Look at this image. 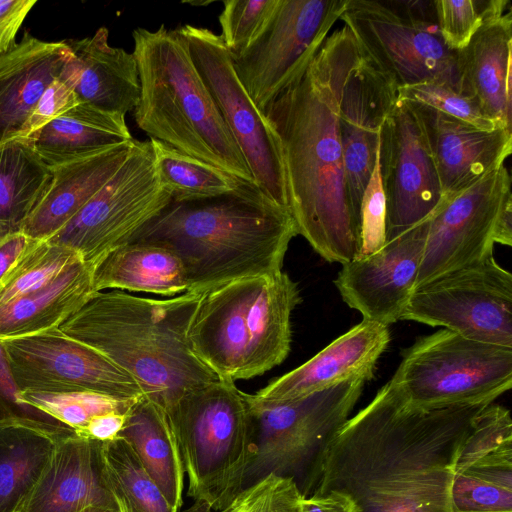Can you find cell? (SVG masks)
Returning <instances> with one entry per match:
<instances>
[{
    "label": "cell",
    "instance_id": "obj_14",
    "mask_svg": "<svg viewBox=\"0 0 512 512\" xmlns=\"http://www.w3.org/2000/svg\"><path fill=\"white\" fill-rule=\"evenodd\" d=\"M401 320L512 348V274L487 255L415 288Z\"/></svg>",
    "mask_w": 512,
    "mask_h": 512
},
{
    "label": "cell",
    "instance_id": "obj_39",
    "mask_svg": "<svg viewBox=\"0 0 512 512\" xmlns=\"http://www.w3.org/2000/svg\"><path fill=\"white\" fill-rule=\"evenodd\" d=\"M397 98L425 105L478 129L492 131L496 124L485 116L478 102L440 83H420L398 88Z\"/></svg>",
    "mask_w": 512,
    "mask_h": 512
},
{
    "label": "cell",
    "instance_id": "obj_41",
    "mask_svg": "<svg viewBox=\"0 0 512 512\" xmlns=\"http://www.w3.org/2000/svg\"><path fill=\"white\" fill-rule=\"evenodd\" d=\"M437 24L452 51L465 48L487 13L490 0H435Z\"/></svg>",
    "mask_w": 512,
    "mask_h": 512
},
{
    "label": "cell",
    "instance_id": "obj_4",
    "mask_svg": "<svg viewBox=\"0 0 512 512\" xmlns=\"http://www.w3.org/2000/svg\"><path fill=\"white\" fill-rule=\"evenodd\" d=\"M203 293L166 299L101 291L59 329L127 372L168 413L187 393L219 377L194 353L189 329Z\"/></svg>",
    "mask_w": 512,
    "mask_h": 512
},
{
    "label": "cell",
    "instance_id": "obj_12",
    "mask_svg": "<svg viewBox=\"0 0 512 512\" xmlns=\"http://www.w3.org/2000/svg\"><path fill=\"white\" fill-rule=\"evenodd\" d=\"M347 2L278 0L256 37L230 53L240 83L262 113L306 71Z\"/></svg>",
    "mask_w": 512,
    "mask_h": 512
},
{
    "label": "cell",
    "instance_id": "obj_21",
    "mask_svg": "<svg viewBox=\"0 0 512 512\" xmlns=\"http://www.w3.org/2000/svg\"><path fill=\"white\" fill-rule=\"evenodd\" d=\"M390 339L388 326L362 319L311 359L257 393L246 394V398L254 403H279L297 400L351 379L368 382L374 378L377 362Z\"/></svg>",
    "mask_w": 512,
    "mask_h": 512
},
{
    "label": "cell",
    "instance_id": "obj_35",
    "mask_svg": "<svg viewBox=\"0 0 512 512\" xmlns=\"http://www.w3.org/2000/svg\"><path fill=\"white\" fill-rule=\"evenodd\" d=\"M150 143L159 182L171 201L221 195L236 189L244 181L164 142L150 139Z\"/></svg>",
    "mask_w": 512,
    "mask_h": 512
},
{
    "label": "cell",
    "instance_id": "obj_48",
    "mask_svg": "<svg viewBox=\"0 0 512 512\" xmlns=\"http://www.w3.org/2000/svg\"><path fill=\"white\" fill-rule=\"evenodd\" d=\"M128 414L112 412L97 416L89 422L79 436L101 442L113 440L120 435Z\"/></svg>",
    "mask_w": 512,
    "mask_h": 512
},
{
    "label": "cell",
    "instance_id": "obj_25",
    "mask_svg": "<svg viewBox=\"0 0 512 512\" xmlns=\"http://www.w3.org/2000/svg\"><path fill=\"white\" fill-rule=\"evenodd\" d=\"M102 443L78 435L57 442L46 470L18 512L116 508L104 478Z\"/></svg>",
    "mask_w": 512,
    "mask_h": 512
},
{
    "label": "cell",
    "instance_id": "obj_28",
    "mask_svg": "<svg viewBox=\"0 0 512 512\" xmlns=\"http://www.w3.org/2000/svg\"><path fill=\"white\" fill-rule=\"evenodd\" d=\"M93 270L80 261L45 286L0 305V340L59 328L96 294Z\"/></svg>",
    "mask_w": 512,
    "mask_h": 512
},
{
    "label": "cell",
    "instance_id": "obj_10",
    "mask_svg": "<svg viewBox=\"0 0 512 512\" xmlns=\"http://www.w3.org/2000/svg\"><path fill=\"white\" fill-rule=\"evenodd\" d=\"M365 384L362 379H351L279 403L250 402L245 393L256 449L244 489L271 474L295 481L303 475L306 484L325 444L350 418Z\"/></svg>",
    "mask_w": 512,
    "mask_h": 512
},
{
    "label": "cell",
    "instance_id": "obj_45",
    "mask_svg": "<svg viewBox=\"0 0 512 512\" xmlns=\"http://www.w3.org/2000/svg\"><path fill=\"white\" fill-rule=\"evenodd\" d=\"M37 0H0V56L17 42L16 35Z\"/></svg>",
    "mask_w": 512,
    "mask_h": 512
},
{
    "label": "cell",
    "instance_id": "obj_31",
    "mask_svg": "<svg viewBox=\"0 0 512 512\" xmlns=\"http://www.w3.org/2000/svg\"><path fill=\"white\" fill-rule=\"evenodd\" d=\"M119 436L132 446L169 504L178 510L183 503L185 472L166 411L141 397L129 412Z\"/></svg>",
    "mask_w": 512,
    "mask_h": 512
},
{
    "label": "cell",
    "instance_id": "obj_40",
    "mask_svg": "<svg viewBox=\"0 0 512 512\" xmlns=\"http://www.w3.org/2000/svg\"><path fill=\"white\" fill-rule=\"evenodd\" d=\"M278 0H226L219 15L220 38L230 53L243 50L260 32Z\"/></svg>",
    "mask_w": 512,
    "mask_h": 512
},
{
    "label": "cell",
    "instance_id": "obj_50",
    "mask_svg": "<svg viewBox=\"0 0 512 512\" xmlns=\"http://www.w3.org/2000/svg\"><path fill=\"white\" fill-rule=\"evenodd\" d=\"M494 244L498 243L504 246L512 245V198H509L496 220L494 230Z\"/></svg>",
    "mask_w": 512,
    "mask_h": 512
},
{
    "label": "cell",
    "instance_id": "obj_2",
    "mask_svg": "<svg viewBox=\"0 0 512 512\" xmlns=\"http://www.w3.org/2000/svg\"><path fill=\"white\" fill-rule=\"evenodd\" d=\"M263 114L280 147L298 235L327 262L354 260L361 223L347 189L334 100L314 60Z\"/></svg>",
    "mask_w": 512,
    "mask_h": 512
},
{
    "label": "cell",
    "instance_id": "obj_32",
    "mask_svg": "<svg viewBox=\"0 0 512 512\" xmlns=\"http://www.w3.org/2000/svg\"><path fill=\"white\" fill-rule=\"evenodd\" d=\"M51 178V169L27 139L0 144V239L21 231Z\"/></svg>",
    "mask_w": 512,
    "mask_h": 512
},
{
    "label": "cell",
    "instance_id": "obj_51",
    "mask_svg": "<svg viewBox=\"0 0 512 512\" xmlns=\"http://www.w3.org/2000/svg\"><path fill=\"white\" fill-rule=\"evenodd\" d=\"M79 512H118L116 508L109 506H89Z\"/></svg>",
    "mask_w": 512,
    "mask_h": 512
},
{
    "label": "cell",
    "instance_id": "obj_5",
    "mask_svg": "<svg viewBox=\"0 0 512 512\" xmlns=\"http://www.w3.org/2000/svg\"><path fill=\"white\" fill-rule=\"evenodd\" d=\"M132 36L140 82L133 110L137 126L150 139L253 182L244 155L179 31L164 25L157 30L139 27Z\"/></svg>",
    "mask_w": 512,
    "mask_h": 512
},
{
    "label": "cell",
    "instance_id": "obj_24",
    "mask_svg": "<svg viewBox=\"0 0 512 512\" xmlns=\"http://www.w3.org/2000/svg\"><path fill=\"white\" fill-rule=\"evenodd\" d=\"M107 28L78 40H64L70 56L59 79L76 94L80 103L126 115L137 106L140 82L133 53L113 47Z\"/></svg>",
    "mask_w": 512,
    "mask_h": 512
},
{
    "label": "cell",
    "instance_id": "obj_34",
    "mask_svg": "<svg viewBox=\"0 0 512 512\" xmlns=\"http://www.w3.org/2000/svg\"><path fill=\"white\" fill-rule=\"evenodd\" d=\"M104 478L118 512H177L122 436L102 443Z\"/></svg>",
    "mask_w": 512,
    "mask_h": 512
},
{
    "label": "cell",
    "instance_id": "obj_33",
    "mask_svg": "<svg viewBox=\"0 0 512 512\" xmlns=\"http://www.w3.org/2000/svg\"><path fill=\"white\" fill-rule=\"evenodd\" d=\"M56 441L24 426L0 427V512H18L42 477Z\"/></svg>",
    "mask_w": 512,
    "mask_h": 512
},
{
    "label": "cell",
    "instance_id": "obj_1",
    "mask_svg": "<svg viewBox=\"0 0 512 512\" xmlns=\"http://www.w3.org/2000/svg\"><path fill=\"white\" fill-rule=\"evenodd\" d=\"M491 403L413 408L387 382L330 437L302 493L339 491L360 512H452L457 458Z\"/></svg>",
    "mask_w": 512,
    "mask_h": 512
},
{
    "label": "cell",
    "instance_id": "obj_23",
    "mask_svg": "<svg viewBox=\"0 0 512 512\" xmlns=\"http://www.w3.org/2000/svg\"><path fill=\"white\" fill-rule=\"evenodd\" d=\"M512 10L490 0L482 24L458 51L462 94L474 98L497 128L511 129Z\"/></svg>",
    "mask_w": 512,
    "mask_h": 512
},
{
    "label": "cell",
    "instance_id": "obj_22",
    "mask_svg": "<svg viewBox=\"0 0 512 512\" xmlns=\"http://www.w3.org/2000/svg\"><path fill=\"white\" fill-rule=\"evenodd\" d=\"M409 103L422 125L443 195L469 188L504 165L512 152L511 129L481 130L425 105Z\"/></svg>",
    "mask_w": 512,
    "mask_h": 512
},
{
    "label": "cell",
    "instance_id": "obj_30",
    "mask_svg": "<svg viewBox=\"0 0 512 512\" xmlns=\"http://www.w3.org/2000/svg\"><path fill=\"white\" fill-rule=\"evenodd\" d=\"M95 292L107 289L175 297L188 291L181 259L167 247L128 242L108 253L93 270Z\"/></svg>",
    "mask_w": 512,
    "mask_h": 512
},
{
    "label": "cell",
    "instance_id": "obj_13",
    "mask_svg": "<svg viewBox=\"0 0 512 512\" xmlns=\"http://www.w3.org/2000/svg\"><path fill=\"white\" fill-rule=\"evenodd\" d=\"M340 20L397 89L433 82L462 93L458 51L445 45L437 23L382 0H348Z\"/></svg>",
    "mask_w": 512,
    "mask_h": 512
},
{
    "label": "cell",
    "instance_id": "obj_19",
    "mask_svg": "<svg viewBox=\"0 0 512 512\" xmlns=\"http://www.w3.org/2000/svg\"><path fill=\"white\" fill-rule=\"evenodd\" d=\"M427 226L425 219L376 252L342 265L334 284L364 320L386 326L401 320L415 290Z\"/></svg>",
    "mask_w": 512,
    "mask_h": 512
},
{
    "label": "cell",
    "instance_id": "obj_16",
    "mask_svg": "<svg viewBox=\"0 0 512 512\" xmlns=\"http://www.w3.org/2000/svg\"><path fill=\"white\" fill-rule=\"evenodd\" d=\"M509 198L511 177L505 165L465 190L443 195L425 218L426 240L415 288L493 254L496 220Z\"/></svg>",
    "mask_w": 512,
    "mask_h": 512
},
{
    "label": "cell",
    "instance_id": "obj_18",
    "mask_svg": "<svg viewBox=\"0 0 512 512\" xmlns=\"http://www.w3.org/2000/svg\"><path fill=\"white\" fill-rule=\"evenodd\" d=\"M379 169L386 199V241L427 218L443 194L422 125L411 104L397 101L379 133Z\"/></svg>",
    "mask_w": 512,
    "mask_h": 512
},
{
    "label": "cell",
    "instance_id": "obj_29",
    "mask_svg": "<svg viewBox=\"0 0 512 512\" xmlns=\"http://www.w3.org/2000/svg\"><path fill=\"white\" fill-rule=\"evenodd\" d=\"M125 116L79 103L27 140L40 159L54 168L132 141Z\"/></svg>",
    "mask_w": 512,
    "mask_h": 512
},
{
    "label": "cell",
    "instance_id": "obj_38",
    "mask_svg": "<svg viewBox=\"0 0 512 512\" xmlns=\"http://www.w3.org/2000/svg\"><path fill=\"white\" fill-rule=\"evenodd\" d=\"M24 426L59 442L77 435L67 425L21 399L7 354L0 340V427Z\"/></svg>",
    "mask_w": 512,
    "mask_h": 512
},
{
    "label": "cell",
    "instance_id": "obj_9",
    "mask_svg": "<svg viewBox=\"0 0 512 512\" xmlns=\"http://www.w3.org/2000/svg\"><path fill=\"white\" fill-rule=\"evenodd\" d=\"M388 383L413 408L494 402L512 387V348L443 328L405 349Z\"/></svg>",
    "mask_w": 512,
    "mask_h": 512
},
{
    "label": "cell",
    "instance_id": "obj_42",
    "mask_svg": "<svg viewBox=\"0 0 512 512\" xmlns=\"http://www.w3.org/2000/svg\"><path fill=\"white\" fill-rule=\"evenodd\" d=\"M386 217V199L377 155L373 173L362 197L361 248L358 257L368 256L385 244Z\"/></svg>",
    "mask_w": 512,
    "mask_h": 512
},
{
    "label": "cell",
    "instance_id": "obj_36",
    "mask_svg": "<svg viewBox=\"0 0 512 512\" xmlns=\"http://www.w3.org/2000/svg\"><path fill=\"white\" fill-rule=\"evenodd\" d=\"M80 261L81 256L67 246L32 239L0 280V305L45 286Z\"/></svg>",
    "mask_w": 512,
    "mask_h": 512
},
{
    "label": "cell",
    "instance_id": "obj_3",
    "mask_svg": "<svg viewBox=\"0 0 512 512\" xmlns=\"http://www.w3.org/2000/svg\"><path fill=\"white\" fill-rule=\"evenodd\" d=\"M296 235L289 209L243 181L221 195L171 201L129 242L172 250L186 270L188 291L204 293L233 280L282 271Z\"/></svg>",
    "mask_w": 512,
    "mask_h": 512
},
{
    "label": "cell",
    "instance_id": "obj_11",
    "mask_svg": "<svg viewBox=\"0 0 512 512\" xmlns=\"http://www.w3.org/2000/svg\"><path fill=\"white\" fill-rule=\"evenodd\" d=\"M170 202L158 179L150 140L135 139L114 175L46 240L75 250L94 268L112 250L128 243Z\"/></svg>",
    "mask_w": 512,
    "mask_h": 512
},
{
    "label": "cell",
    "instance_id": "obj_46",
    "mask_svg": "<svg viewBox=\"0 0 512 512\" xmlns=\"http://www.w3.org/2000/svg\"><path fill=\"white\" fill-rule=\"evenodd\" d=\"M270 482V475L242 490L225 508L214 510L207 503L194 501L183 512H258Z\"/></svg>",
    "mask_w": 512,
    "mask_h": 512
},
{
    "label": "cell",
    "instance_id": "obj_37",
    "mask_svg": "<svg viewBox=\"0 0 512 512\" xmlns=\"http://www.w3.org/2000/svg\"><path fill=\"white\" fill-rule=\"evenodd\" d=\"M140 398L116 397L94 391L21 392L24 402L67 425L78 436L95 417L112 412L129 413Z\"/></svg>",
    "mask_w": 512,
    "mask_h": 512
},
{
    "label": "cell",
    "instance_id": "obj_49",
    "mask_svg": "<svg viewBox=\"0 0 512 512\" xmlns=\"http://www.w3.org/2000/svg\"><path fill=\"white\" fill-rule=\"evenodd\" d=\"M32 238L15 232L0 239V280L28 247Z\"/></svg>",
    "mask_w": 512,
    "mask_h": 512
},
{
    "label": "cell",
    "instance_id": "obj_15",
    "mask_svg": "<svg viewBox=\"0 0 512 512\" xmlns=\"http://www.w3.org/2000/svg\"><path fill=\"white\" fill-rule=\"evenodd\" d=\"M194 66L237 142L253 182L270 199L288 208L284 167L278 141L264 114L240 83L230 52L213 31L186 24L177 28Z\"/></svg>",
    "mask_w": 512,
    "mask_h": 512
},
{
    "label": "cell",
    "instance_id": "obj_47",
    "mask_svg": "<svg viewBox=\"0 0 512 512\" xmlns=\"http://www.w3.org/2000/svg\"><path fill=\"white\" fill-rule=\"evenodd\" d=\"M301 506L302 512H360L356 503L339 491L304 496Z\"/></svg>",
    "mask_w": 512,
    "mask_h": 512
},
{
    "label": "cell",
    "instance_id": "obj_44",
    "mask_svg": "<svg viewBox=\"0 0 512 512\" xmlns=\"http://www.w3.org/2000/svg\"><path fill=\"white\" fill-rule=\"evenodd\" d=\"M303 497L293 478L271 474L258 512H302Z\"/></svg>",
    "mask_w": 512,
    "mask_h": 512
},
{
    "label": "cell",
    "instance_id": "obj_6",
    "mask_svg": "<svg viewBox=\"0 0 512 512\" xmlns=\"http://www.w3.org/2000/svg\"><path fill=\"white\" fill-rule=\"evenodd\" d=\"M298 285L280 271L246 277L203 293L189 329L197 357L219 378L259 376L290 352Z\"/></svg>",
    "mask_w": 512,
    "mask_h": 512
},
{
    "label": "cell",
    "instance_id": "obj_26",
    "mask_svg": "<svg viewBox=\"0 0 512 512\" xmlns=\"http://www.w3.org/2000/svg\"><path fill=\"white\" fill-rule=\"evenodd\" d=\"M69 56L64 40L46 42L29 32L0 56V144L20 136L33 107Z\"/></svg>",
    "mask_w": 512,
    "mask_h": 512
},
{
    "label": "cell",
    "instance_id": "obj_27",
    "mask_svg": "<svg viewBox=\"0 0 512 512\" xmlns=\"http://www.w3.org/2000/svg\"><path fill=\"white\" fill-rule=\"evenodd\" d=\"M134 140L50 168L51 181L21 232L32 239L46 240L59 231L119 169Z\"/></svg>",
    "mask_w": 512,
    "mask_h": 512
},
{
    "label": "cell",
    "instance_id": "obj_17",
    "mask_svg": "<svg viewBox=\"0 0 512 512\" xmlns=\"http://www.w3.org/2000/svg\"><path fill=\"white\" fill-rule=\"evenodd\" d=\"M2 343L20 392L94 391L124 398L144 397L127 372L59 328Z\"/></svg>",
    "mask_w": 512,
    "mask_h": 512
},
{
    "label": "cell",
    "instance_id": "obj_7",
    "mask_svg": "<svg viewBox=\"0 0 512 512\" xmlns=\"http://www.w3.org/2000/svg\"><path fill=\"white\" fill-rule=\"evenodd\" d=\"M174 429L188 496L214 510L244 489L255 455L254 429L245 393L219 378L184 395L167 413Z\"/></svg>",
    "mask_w": 512,
    "mask_h": 512
},
{
    "label": "cell",
    "instance_id": "obj_20",
    "mask_svg": "<svg viewBox=\"0 0 512 512\" xmlns=\"http://www.w3.org/2000/svg\"><path fill=\"white\" fill-rule=\"evenodd\" d=\"M452 512H512V419L501 405L478 414L457 458Z\"/></svg>",
    "mask_w": 512,
    "mask_h": 512
},
{
    "label": "cell",
    "instance_id": "obj_8",
    "mask_svg": "<svg viewBox=\"0 0 512 512\" xmlns=\"http://www.w3.org/2000/svg\"><path fill=\"white\" fill-rule=\"evenodd\" d=\"M336 109L346 184L361 223V203L373 173L380 128L397 101V87L347 26L332 32L313 58Z\"/></svg>",
    "mask_w": 512,
    "mask_h": 512
},
{
    "label": "cell",
    "instance_id": "obj_43",
    "mask_svg": "<svg viewBox=\"0 0 512 512\" xmlns=\"http://www.w3.org/2000/svg\"><path fill=\"white\" fill-rule=\"evenodd\" d=\"M79 103L74 91L58 77L48 85L33 107L18 138L27 139Z\"/></svg>",
    "mask_w": 512,
    "mask_h": 512
}]
</instances>
